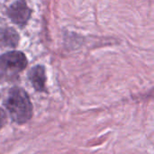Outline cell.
Here are the masks:
<instances>
[{
    "mask_svg": "<svg viewBox=\"0 0 154 154\" xmlns=\"http://www.w3.org/2000/svg\"><path fill=\"white\" fill-rule=\"evenodd\" d=\"M5 106L11 119L18 125L27 123L32 116V106L30 97L21 88L10 89Z\"/></svg>",
    "mask_w": 154,
    "mask_h": 154,
    "instance_id": "obj_1",
    "label": "cell"
},
{
    "mask_svg": "<svg viewBox=\"0 0 154 154\" xmlns=\"http://www.w3.org/2000/svg\"><path fill=\"white\" fill-rule=\"evenodd\" d=\"M27 66V59L21 51H10L0 56V82L19 74Z\"/></svg>",
    "mask_w": 154,
    "mask_h": 154,
    "instance_id": "obj_2",
    "label": "cell"
},
{
    "mask_svg": "<svg viewBox=\"0 0 154 154\" xmlns=\"http://www.w3.org/2000/svg\"><path fill=\"white\" fill-rule=\"evenodd\" d=\"M7 14L12 22L22 27L27 23L31 16V9L25 0H18L9 7Z\"/></svg>",
    "mask_w": 154,
    "mask_h": 154,
    "instance_id": "obj_3",
    "label": "cell"
},
{
    "mask_svg": "<svg viewBox=\"0 0 154 154\" xmlns=\"http://www.w3.org/2000/svg\"><path fill=\"white\" fill-rule=\"evenodd\" d=\"M29 79L32 85V87L40 92H42L45 90V81H46V76H45V69L42 66L37 65L33 67L29 74H28Z\"/></svg>",
    "mask_w": 154,
    "mask_h": 154,
    "instance_id": "obj_4",
    "label": "cell"
},
{
    "mask_svg": "<svg viewBox=\"0 0 154 154\" xmlns=\"http://www.w3.org/2000/svg\"><path fill=\"white\" fill-rule=\"evenodd\" d=\"M18 33L12 28L0 29V44L5 47H15L18 42Z\"/></svg>",
    "mask_w": 154,
    "mask_h": 154,
    "instance_id": "obj_5",
    "label": "cell"
},
{
    "mask_svg": "<svg viewBox=\"0 0 154 154\" xmlns=\"http://www.w3.org/2000/svg\"><path fill=\"white\" fill-rule=\"evenodd\" d=\"M6 123V115L5 112L0 107V129L4 127V125Z\"/></svg>",
    "mask_w": 154,
    "mask_h": 154,
    "instance_id": "obj_6",
    "label": "cell"
}]
</instances>
